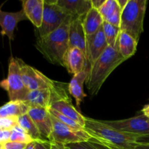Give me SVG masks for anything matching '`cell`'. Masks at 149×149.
Wrapping results in <instances>:
<instances>
[{
    "instance_id": "6da1fadb",
    "label": "cell",
    "mask_w": 149,
    "mask_h": 149,
    "mask_svg": "<svg viewBox=\"0 0 149 149\" xmlns=\"http://www.w3.org/2000/svg\"><path fill=\"white\" fill-rule=\"evenodd\" d=\"M72 19L66 20L61 27L49 34L36 39V48L51 63L65 67V57L69 49L68 28Z\"/></svg>"
},
{
    "instance_id": "7a4b0ae2",
    "label": "cell",
    "mask_w": 149,
    "mask_h": 149,
    "mask_svg": "<svg viewBox=\"0 0 149 149\" xmlns=\"http://www.w3.org/2000/svg\"><path fill=\"white\" fill-rule=\"evenodd\" d=\"M84 129L92 138L113 149H135L141 138L138 135L120 132L105 124L103 121L85 117Z\"/></svg>"
},
{
    "instance_id": "3957f363",
    "label": "cell",
    "mask_w": 149,
    "mask_h": 149,
    "mask_svg": "<svg viewBox=\"0 0 149 149\" xmlns=\"http://www.w3.org/2000/svg\"><path fill=\"white\" fill-rule=\"evenodd\" d=\"M125 61L116 48L108 47L105 52L90 67L86 84L90 95L97 94L113 70Z\"/></svg>"
},
{
    "instance_id": "277c9868",
    "label": "cell",
    "mask_w": 149,
    "mask_h": 149,
    "mask_svg": "<svg viewBox=\"0 0 149 149\" xmlns=\"http://www.w3.org/2000/svg\"><path fill=\"white\" fill-rule=\"evenodd\" d=\"M147 0H129L121 15L120 31L126 32L138 42L143 32Z\"/></svg>"
},
{
    "instance_id": "5b68a950",
    "label": "cell",
    "mask_w": 149,
    "mask_h": 149,
    "mask_svg": "<svg viewBox=\"0 0 149 149\" xmlns=\"http://www.w3.org/2000/svg\"><path fill=\"white\" fill-rule=\"evenodd\" d=\"M71 18L74 17L61 8L56 3V0H45L42 25L37 29L39 37L49 34Z\"/></svg>"
},
{
    "instance_id": "8992f818",
    "label": "cell",
    "mask_w": 149,
    "mask_h": 149,
    "mask_svg": "<svg viewBox=\"0 0 149 149\" xmlns=\"http://www.w3.org/2000/svg\"><path fill=\"white\" fill-rule=\"evenodd\" d=\"M0 87L7 91L10 101H23L29 92L22 79L17 58L11 57L9 63L7 77L0 81Z\"/></svg>"
},
{
    "instance_id": "52a82bcc",
    "label": "cell",
    "mask_w": 149,
    "mask_h": 149,
    "mask_svg": "<svg viewBox=\"0 0 149 149\" xmlns=\"http://www.w3.org/2000/svg\"><path fill=\"white\" fill-rule=\"evenodd\" d=\"M51 119L52 123V132L49 142L54 141L65 145L73 143L88 141L92 138L91 135L84 129L77 130L71 127L60 122L52 114Z\"/></svg>"
},
{
    "instance_id": "ba28073f",
    "label": "cell",
    "mask_w": 149,
    "mask_h": 149,
    "mask_svg": "<svg viewBox=\"0 0 149 149\" xmlns=\"http://www.w3.org/2000/svg\"><path fill=\"white\" fill-rule=\"evenodd\" d=\"M103 122L120 132L138 135L141 138L149 136V118L143 114L122 120Z\"/></svg>"
},
{
    "instance_id": "9c48e42d",
    "label": "cell",
    "mask_w": 149,
    "mask_h": 149,
    "mask_svg": "<svg viewBox=\"0 0 149 149\" xmlns=\"http://www.w3.org/2000/svg\"><path fill=\"white\" fill-rule=\"evenodd\" d=\"M17 61L20 65L22 79L29 91L54 87L56 81L49 79L39 70L26 64L22 60L17 58Z\"/></svg>"
},
{
    "instance_id": "30bf717a",
    "label": "cell",
    "mask_w": 149,
    "mask_h": 149,
    "mask_svg": "<svg viewBox=\"0 0 149 149\" xmlns=\"http://www.w3.org/2000/svg\"><path fill=\"white\" fill-rule=\"evenodd\" d=\"M109 47L103 27L91 36H86V58L90 65L105 52Z\"/></svg>"
},
{
    "instance_id": "8fae6325",
    "label": "cell",
    "mask_w": 149,
    "mask_h": 149,
    "mask_svg": "<svg viewBox=\"0 0 149 149\" xmlns=\"http://www.w3.org/2000/svg\"><path fill=\"white\" fill-rule=\"evenodd\" d=\"M28 114L34 122L42 138L47 141H50L52 123L49 110L43 108H30Z\"/></svg>"
},
{
    "instance_id": "7c38bea8",
    "label": "cell",
    "mask_w": 149,
    "mask_h": 149,
    "mask_svg": "<svg viewBox=\"0 0 149 149\" xmlns=\"http://www.w3.org/2000/svg\"><path fill=\"white\" fill-rule=\"evenodd\" d=\"M28 20L24 11L22 9L18 12H5L1 10L0 7V26L2 36H7L10 40L15 38L14 32L19 22Z\"/></svg>"
},
{
    "instance_id": "4fadbf2b",
    "label": "cell",
    "mask_w": 149,
    "mask_h": 149,
    "mask_svg": "<svg viewBox=\"0 0 149 149\" xmlns=\"http://www.w3.org/2000/svg\"><path fill=\"white\" fill-rule=\"evenodd\" d=\"M68 42L69 48H79L86 55V34L83 27L82 18L81 17H74L70 22L68 28Z\"/></svg>"
},
{
    "instance_id": "5bb4252c",
    "label": "cell",
    "mask_w": 149,
    "mask_h": 149,
    "mask_svg": "<svg viewBox=\"0 0 149 149\" xmlns=\"http://www.w3.org/2000/svg\"><path fill=\"white\" fill-rule=\"evenodd\" d=\"M86 55L80 49L77 47H71L68 49L65 57V65L68 73L74 75L88 69ZM89 70V69H88Z\"/></svg>"
},
{
    "instance_id": "9a60e30c",
    "label": "cell",
    "mask_w": 149,
    "mask_h": 149,
    "mask_svg": "<svg viewBox=\"0 0 149 149\" xmlns=\"http://www.w3.org/2000/svg\"><path fill=\"white\" fill-rule=\"evenodd\" d=\"M56 3L75 18H83L93 8L91 0H56Z\"/></svg>"
},
{
    "instance_id": "2e32d148",
    "label": "cell",
    "mask_w": 149,
    "mask_h": 149,
    "mask_svg": "<svg viewBox=\"0 0 149 149\" xmlns=\"http://www.w3.org/2000/svg\"><path fill=\"white\" fill-rule=\"evenodd\" d=\"M45 0H23V10L27 18L39 29L42 25Z\"/></svg>"
},
{
    "instance_id": "e0dca14e",
    "label": "cell",
    "mask_w": 149,
    "mask_h": 149,
    "mask_svg": "<svg viewBox=\"0 0 149 149\" xmlns=\"http://www.w3.org/2000/svg\"><path fill=\"white\" fill-rule=\"evenodd\" d=\"M49 109H53L59 113H62L64 116L70 118L72 120L81 125L83 128L85 125V116H83L81 113L78 111L72 105L71 99L60 100L55 101L50 106Z\"/></svg>"
},
{
    "instance_id": "ac0fdd59",
    "label": "cell",
    "mask_w": 149,
    "mask_h": 149,
    "mask_svg": "<svg viewBox=\"0 0 149 149\" xmlns=\"http://www.w3.org/2000/svg\"><path fill=\"white\" fill-rule=\"evenodd\" d=\"M88 75L89 70H84L74 75L68 84V91L70 95L75 98L76 104L78 107H79L84 97H87V95L84 92V84L87 81Z\"/></svg>"
},
{
    "instance_id": "d6986e66",
    "label": "cell",
    "mask_w": 149,
    "mask_h": 149,
    "mask_svg": "<svg viewBox=\"0 0 149 149\" xmlns=\"http://www.w3.org/2000/svg\"><path fill=\"white\" fill-rule=\"evenodd\" d=\"M98 11L105 22L116 27L120 26L122 10L116 0H106Z\"/></svg>"
},
{
    "instance_id": "ffe728a7",
    "label": "cell",
    "mask_w": 149,
    "mask_h": 149,
    "mask_svg": "<svg viewBox=\"0 0 149 149\" xmlns=\"http://www.w3.org/2000/svg\"><path fill=\"white\" fill-rule=\"evenodd\" d=\"M138 42L126 32L120 31L115 48L125 60L129 59L135 54Z\"/></svg>"
},
{
    "instance_id": "44dd1931",
    "label": "cell",
    "mask_w": 149,
    "mask_h": 149,
    "mask_svg": "<svg viewBox=\"0 0 149 149\" xmlns=\"http://www.w3.org/2000/svg\"><path fill=\"white\" fill-rule=\"evenodd\" d=\"M104 22L98 10L92 8L82 18V24L86 36H91L101 29Z\"/></svg>"
},
{
    "instance_id": "7402d4cb",
    "label": "cell",
    "mask_w": 149,
    "mask_h": 149,
    "mask_svg": "<svg viewBox=\"0 0 149 149\" xmlns=\"http://www.w3.org/2000/svg\"><path fill=\"white\" fill-rule=\"evenodd\" d=\"M29 109L23 101H9L0 106V119L19 117L28 113Z\"/></svg>"
},
{
    "instance_id": "603a6c76",
    "label": "cell",
    "mask_w": 149,
    "mask_h": 149,
    "mask_svg": "<svg viewBox=\"0 0 149 149\" xmlns=\"http://www.w3.org/2000/svg\"><path fill=\"white\" fill-rule=\"evenodd\" d=\"M17 124L24 130L25 132L33 140V141H36V142L47 141L42 138L39 130L36 127V125L28 113L19 116Z\"/></svg>"
},
{
    "instance_id": "cb8c5ba5",
    "label": "cell",
    "mask_w": 149,
    "mask_h": 149,
    "mask_svg": "<svg viewBox=\"0 0 149 149\" xmlns=\"http://www.w3.org/2000/svg\"><path fill=\"white\" fill-rule=\"evenodd\" d=\"M64 146L65 149H113L93 138L88 141L65 144Z\"/></svg>"
},
{
    "instance_id": "d4e9b609",
    "label": "cell",
    "mask_w": 149,
    "mask_h": 149,
    "mask_svg": "<svg viewBox=\"0 0 149 149\" xmlns=\"http://www.w3.org/2000/svg\"><path fill=\"white\" fill-rule=\"evenodd\" d=\"M103 30L109 46L114 47L116 46V41L120 32V28L113 26L107 22H103Z\"/></svg>"
},
{
    "instance_id": "484cf974",
    "label": "cell",
    "mask_w": 149,
    "mask_h": 149,
    "mask_svg": "<svg viewBox=\"0 0 149 149\" xmlns=\"http://www.w3.org/2000/svg\"><path fill=\"white\" fill-rule=\"evenodd\" d=\"M10 141L29 144L33 142V140L25 132L24 130L17 124L11 130Z\"/></svg>"
},
{
    "instance_id": "4316f807",
    "label": "cell",
    "mask_w": 149,
    "mask_h": 149,
    "mask_svg": "<svg viewBox=\"0 0 149 149\" xmlns=\"http://www.w3.org/2000/svg\"><path fill=\"white\" fill-rule=\"evenodd\" d=\"M48 110H49V113H50L54 117H55L57 119H58L60 122H63V123L65 124V125H68V126L71 127L75 128V129H77V130L84 129L81 125H79V124L77 123V122H76L75 121L72 120V119H70V118L64 116V115H63L62 113H59V112H58L57 111L53 110V109H48Z\"/></svg>"
},
{
    "instance_id": "83f0119b",
    "label": "cell",
    "mask_w": 149,
    "mask_h": 149,
    "mask_svg": "<svg viewBox=\"0 0 149 149\" xmlns=\"http://www.w3.org/2000/svg\"><path fill=\"white\" fill-rule=\"evenodd\" d=\"M28 144L8 141L1 145V149H26Z\"/></svg>"
},
{
    "instance_id": "f1b7e54d",
    "label": "cell",
    "mask_w": 149,
    "mask_h": 149,
    "mask_svg": "<svg viewBox=\"0 0 149 149\" xmlns=\"http://www.w3.org/2000/svg\"><path fill=\"white\" fill-rule=\"evenodd\" d=\"M12 130H0V146L10 141Z\"/></svg>"
},
{
    "instance_id": "f546056e",
    "label": "cell",
    "mask_w": 149,
    "mask_h": 149,
    "mask_svg": "<svg viewBox=\"0 0 149 149\" xmlns=\"http://www.w3.org/2000/svg\"><path fill=\"white\" fill-rule=\"evenodd\" d=\"M36 142V141H35ZM36 149H50V142L49 141H40L36 142Z\"/></svg>"
},
{
    "instance_id": "4dcf8cb0",
    "label": "cell",
    "mask_w": 149,
    "mask_h": 149,
    "mask_svg": "<svg viewBox=\"0 0 149 149\" xmlns=\"http://www.w3.org/2000/svg\"><path fill=\"white\" fill-rule=\"evenodd\" d=\"M91 1L93 8L96 9V10H99L101 7V6L104 4L106 0H91Z\"/></svg>"
},
{
    "instance_id": "1f68e13d",
    "label": "cell",
    "mask_w": 149,
    "mask_h": 149,
    "mask_svg": "<svg viewBox=\"0 0 149 149\" xmlns=\"http://www.w3.org/2000/svg\"><path fill=\"white\" fill-rule=\"evenodd\" d=\"M50 149H65L63 144L51 141L50 142Z\"/></svg>"
},
{
    "instance_id": "d6a6232c",
    "label": "cell",
    "mask_w": 149,
    "mask_h": 149,
    "mask_svg": "<svg viewBox=\"0 0 149 149\" xmlns=\"http://www.w3.org/2000/svg\"><path fill=\"white\" fill-rule=\"evenodd\" d=\"M135 149H149L148 143H140Z\"/></svg>"
},
{
    "instance_id": "836d02e7",
    "label": "cell",
    "mask_w": 149,
    "mask_h": 149,
    "mask_svg": "<svg viewBox=\"0 0 149 149\" xmlns=\"http://www.w3.org/2000/svg\"><path fill=\"white\" fill-rule=\"evenodd\" d=\"M116 1H117L118 4H119V6L120 7L121 10H122H122H123V9L125 8V6L127 5V4L129 0H116Z\"/></svg>"
},
{
    "instance_id": "e575fe53",
    "label": "cell",
    "mask_w": 149,
    "mask_h": 149,
    "mask_svg": "<svg viewBox=\"0 0 149 149\" xmlns=\"http://www.w3.org/2000/svg\"><path fill=\"white\" fill-rule=\"evenodd\" d=\"M141 111H142L143 114L144 116H147V117L149 118V103L148 104L146 105V106L143 108Z\"/></svg>"
},
{
    "instance_id": "d590c367",
    "label": "cell",
    "mask_w": 149,
    "mask_h": 149,
    "mask_svg": "<svg viewBox=\"0 0 149 149\" xmlns=\"http://www.w3.org/2000/svg\"><path fill=\"white\" fill-rule=\"evenodd\" d=\"M26 149H36V142H35V141H33V142H31V143H30L28 144Z\"/></svg>"
},
{
    "instance_id": "8d00e7d4",
    "label": "cell",
    "mask_w": 149,
    "mask_h": 149,
    "mask_svg": "<svg viewBox=\"0 0 149 149\" xmlns=\"http://www.w3.org/2000/svg\"><path fill=\"white\" fill-rule=\"evenodd\" d=\"M0 149H1V146H0Z\"/></svg>"
}]
</instances>
